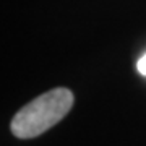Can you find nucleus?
I'll list each match as a JSON object with an SVG mask.
<instances>
[{"instance_id": "f257e3e1", "label": "nucleus", "mask_w": 146, "mask_h": 146, "mask_svg": "<svg viewBox=\"0 0 146 146\" xmlns=\"http://www.w3.org/2000/svg\"><path fill=\"white\" fill-rule=\"evenodd\" d=\"M73 106V93L67 88H55L37 96L29 104L21 107L11 120V133L18 138H34L70 112Z\"/></svg>"}, {"instance_id": "f03ea898", "label": "nucleus", "mask_w": 146, "mask_h": 146, "mask_svg": "<svg viewBox=\"0 0 146 146\" xmlns=\"http://www.w3.org/2000/svg\"><path fill=\"white\" fill-rule=\"evenodd\" d=\"M136 68H138V72H140L141 75H145V76H146V54L140 58V60H138V63H136Z\"/></svg>"}]
</instances>
